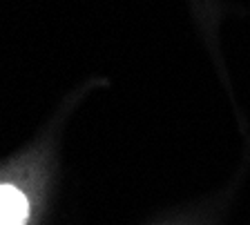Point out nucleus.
Listing matches in <instances>:
<instances>
[{
	"label": "nucleus",
	"instance_id": "f257e3e1",
	"mask_svg": "<svg viewBox=\"0 0 250 225\" xmlns=\"http://www.w3.org/2000/svg\"><path fill=\"white\" fill-rule=\"evenodd\" d=\"M27 212L29 205L25 194L14 185L0 183V225H25Z\"/></svg>",
	"mask_w": 250,
	"mask_h": 225
}]
</instances>
